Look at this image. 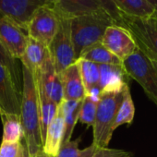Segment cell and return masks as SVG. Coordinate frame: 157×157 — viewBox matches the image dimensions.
<instances>
[{"instance_id":"cell-4","label":"cell","mask_w":157,"mask_h":157,"mask_svg":"<svg viewBox=\"0 0 157 157\" xmlns=\"http://www.w3.org/2000/svg\"><path fill=\"white\" fill-rule=\"evenodd\" d=\"M119 26L130 33L137 48L152 63L157 64V11L148 17L122 14Z\"/></svg>"},{"instance_id":"cell-2","label":"cell","mask_w":157,"mask_h":157,"mask_svg":"<svg viewBox=\"0 0 157 157\" xmlns=\"http://www.w3.org/2000/svg\"><path fill=\"white\" fill-rule=\"evenodd\" d=\"M116 24L104 10L71 19V39L76 60L86 48L101 43L107 27Z\"/></svg>"},{"instance_id":"cell-5","label":"cell","mask_w":157,"mask_h":157,"mask_svg":"<svg viewBox=\"0 0 157 157\" xmlns=\"http://www.w3.org/2000/svg\"><path fill=\"white\" fill-rule=\"evenodd\" d=\"M122 67L128 77L136 81L146 95L157 105V70L151 61L137 48L122 61Z\"/></svg>"},{"instance_id":"cell-11","label":"cell","mask_w":157,"mask_h":157,"mask_svg":"<svg viewBox=\"0 0 157 157\" xmlns=\"http://www.w3.org/2000/svg\"><path fill=\"white\" fill-rule=\"evenodd\" d=\"M21 92L10 71L0 64V113L21 115Z\"/></svg>"},{"instance_id":"cell-24","label":"cell","mask_w":157,"mask_h":157,"mask_svg":"<svg viewBox=\"0 0 157 157\" xmlns=\"http://www.w3.org/2000/svg\"><path fill=\"white\" fill-rule=\"evenodd\" d=\"M134 116H135V106L131 97L129 86H127L124 94V98L118 108L115 122L113 124V128H112L113 131H115L121 125L131 124L134 119Z\"/></svg>"},{"instance_id":"cell-22","label":"cell","mask_w":157,"mask_h":157,"mask_svg":"<svg viewBox=\"0 0 157 157\" xmlns=\"http://www.w3.org/2000/svg\"><path fill=\"white\" fill-rule=\"evenodd\" d=\"M3 123V141L20 142L23 138V131L20 115L0 113Z\"/></svg>"},{"instance_id":"cell-34","label":"cell","mask_w":157,"mask_h":157,"mask_svg":"<svg viewBox=\"0 0 157 157\" xmlns=\"http://www.w3.org/2000/svg\"><path fill=\"white\" fill-rule=\"evenodd\" d=\"M55 1H56V0H54V2H55Z\"/></svg>"},{"instance_id":"cell-26","label":"cell","mask_w":157,"mask_h":157,"mask_svg":"<svg viewBox=\"0 0 157 157\" xmlns=\"http://www.w3.org/2000/svg\"><path fill=\"white\" fill-rule=\"evenodd\" d=\"M0 64L3 65L10 71L18 89L21 92L22 82H21V75L19 66L16 62V59L10 56V54L3 46L1 42H0Z\"/></svg>"},{"instance_id":"cell-29","label":"cell","mask_w":157,"mask_h":157,"mask_svg":"<svg viewBox=\"0 0 157 157\" xmlns=\"http://www.w3.org/2000/svg\"><path fill=\"white\" fill-rule=\"evenodd\" d=\"M132 153L121 149L98 148L92 157H131Z\"/></svg>"},{"instance_id":"cell-21","label":"cell","mask_w":157,"mask_h":157,"mask_svg":"<svg viewBox=\"0 0 157 157\" xmlns=\"http://www.w3.org/2000/svg\"><path fill=\"white\" fill-rule=\"evenodd\" d=\"M78 58L88 60L98 65H122V61L107 50L101 43L86 48L82 51Z\"/></svg>"},{"instance_id":"cell-20","label":"cell","mask_w":157,"mask_h":157,"mask_svg":"<svg viewBox=\"0 0 157 157\" xmlns=\"http://www.w3.org/2000/svg\"><path fill=\"white\" fill-rule=\"evenodd\" d=\"M76 64L78 66V71H80L82 77V81L86 92V95H88L92 90L99 87V82H100L99 65L82 58L77 59Z\"/></svg>"},{"instance_id":"cell-8","label":"cell","mask_w":157,"mask_h":157,"mask_svg":"<svg viewBox=\"0 0 157 157\" xmlns=\"http://www.w3.org/2000/svg\"><path fill=\"white\" fill-rule=\"evenodd\" d=\"M53 4L43 6L36 10L27 31V34L30 38L42 43L47 47L58 28V15Z\"/></svg>"},{"instance_id":"cell-19","label":"cell","mask_w":157,"mask_h":157,"mask_svg":"<svg viewBox=\"0 0 157 157\" xmlns=\"http://www.w3.org/2000/svg\"><path fill=\"white\" fill-rule=\"evenodd\" d=\"M82 104V100L74 101V100H65L63 99L58 105V108L62 114L64 119V139L63 142L69 141L74 128L77 124L78 113ZM62 142V143H63Z\"/></svg>"},{"instance_id":"cell-28","label":"cell","mask_w":157,"mask_h":157,"mask_svg":"<svg viewBox=\"0 0 157 157\" xmlns=\"http://www.w3.org/2000/svg\"><path fill=\"white\" fill-rule=\"evenodd\" d=\"M94 1L103 10H105L113 19L117 25L120 24L122 14L117 8L113 0H94Z\"/></svg>"},{"instance_id":"cell-6","label":"cell","mask_w":157,"mask_h":157,"mask_svg":"<svg viewBox=\"0 0 157 157\" xmlns=\"http://www.w3.org/2000/svg\"><path fill=\"white\" fill-rule=\"evenodd\" d=\"M57 15L58 28L48 46V50L55 70L57 74H60L76 62V57L71 39V19L59 13Z\"/></svg>"},{"instance_id":"cell-33","label":"cell","mask_w":157,"mask_h":157,"mask_svg":"<svg viewBox=\"0 0 157 157\" xmlns=\"http://www.w3.org/2000/svg\"><path fill=\"white\" fill-rule=\"evenodd\" d=\"M36 157H49L48 155H46L42 150L41 151H39V152L37 153V155H36Z\"/></svg>"},{"instance_id":"cell-12","label":"cell","mask_w":157,"mask_h":157,"mask_svg":"<svg viewBox=\"0 0 157 157\" xmlns=\"http://www.w3.org/2000/svg\"><path fill=\"white\" fill-rule=\"evenodd\" d=\"M35 75L37 82L46 95L56 105H59L63 100V88L59 75L56 72L50 56Z\"/></svg>"},{"instance_id":"cell-9","label":"cell","mask_w":157,"mask_h":157,"mask_svg":"<svg viewBox=\"0 0 157 157\" xmlns=\"http://www.w3.org/2000/svg\"><path fill=\"white\" fill-rule=\"evenodd\" d=\"M101 44L121 61L134 53L137 49L130 33L125 28L117 24L107 27Z\"/></svg>"},{"instance_id":"cell-13","label":"cell","mask_w":157,"mask_h":157,"mask_svg":"<svg viewBox=\"0 0 157 157\" xmlns=\"http://www.w3.org/2000/svg\"><path fill=\"white\" fill-rule=\"evenodd\" d=\"M58 75L63 88V99L74 101L84 99L86 92L76 62L67 67Z\"/></svg>"},{"instance_id":"cell-27","label":"cell","mask_w":157,"mask_h":157,"mask_svg":"<svg viewBox=\"0 0 157 157\" xmlns=\"http://www.w3.org/2000/svg\"><path fill=\"white\" fill-rule=\"evenodd\" d=\"M97 101L86 95L82 100V104L78 113V120L87 126H92L94 123V118L97 109Z\"/></svg>"},{"instance_id":"cell-32","label":"cell","mask_w":157,"mask_h":157,"mask_svg":"<svg viewBox=\"0 0 157 157\" xmlns=\"http://www.w3.org/2000/svg\"><path fill=\"white\" fill-rule=\"evenodd\" d=\"M145 1L150 4L156 11H157V0H145Z\"/></svg>"},{"instance_id":"cell-18","label":"cell","mask_w":157,"mask_h":157,"mask_svg":"<svg viewBox=\"0 0 157 157\" xmlns=\"http://www.w3.org/2000/svg\"><path fill=\"white\" fill-rule=\"evenodd\" d=\"M36 85H37L38 98H39L40 131H41V138H42V144H43L45 138L46 130L57 113L58 105H56L46 95L43 88L37 82V80H36Z\"/></svg>"},{"instance_id":"cell-25","label":"cell","mask_w":157,"mask_h":157,"mask_svg":"<svg viewBox=\"0 0 157 157\" xmlns=\"http://www.w3.org/2000/svg\"><path fill=\"white\" fill-rule=\"evenodd\" d=\"M81 139L82 137L75 140H70L69 141L63 142L56 157H92L98 148L92 143L89 147L80 150L78 144H80Z\"/></svg>"},{"instance_id":"cell-16","label":"cell","mask_w":157,"mask_h":157,"mask_svg":"<svg viewBox=\"0 0 157 157\" xmlns=\"http://www.w3.org/2000/svg\"><path fill=\"white\" fill-rule=\"evenodd\" d=\"M63 139L64 119L59 108H57V113L46 130L42 151L49 157H56L59 151Z\"/></svg>"},{"instance_id":"cell-14","label":"cell","mask_w":157,"mask_h":157,"mask_svg":"<svg viewBox=\"0 0 157 157\" xmlns=\"http://www.w3.org/2000/svg\"><path fill=\"white\" fill-rule=\"evenodd\" d=\"M101 93L117 91L128 85V77L122 65H99Z\"/></svg>"},{"instance_id":"cell-23","label":"cell","mask_w":157,"mask_h":157,"mask_svg":"<svg viewBox=\"0 0 157 157\" xmlns=\"http://www.w3.org/2000/svg\"><path fill=\"white\" fill-rule=\"evenodd\" d=\"M121 14L130 17H148L156 10L145 0H113Z\"/></svg>"},{"instance_id":"cell-3","label":"cell","mask_w":157,"mask_h":157,"mask_svg":"<svg viewBox=\"0 0 157 157\" xmlns=\"http://www.w3.org/2000/svg\"><path fill=\"white\" fill-rule=\"evenodd\" d=\"M126 85L123 89L117 91L103 92L100 94L97 103L96 115L94 128V141L97 148L108 147L113 135V124L116 119L117 113L124 98Z\"/></svg>"},{"instance_id":"cell-30","label":"cell","mask_w":157,"mask_h":157,"mask_svg":"<svg viewBox=\"0 0 157 157\" xmlns=\"http://www.w3.org/2000/svg\"><path fill=\"white\" fill-rule=\"evenodd\" d=\"M21 142H8L3 141L0 145V157H17Z\"/></svg>"},{"instance_id":"cell-10","label":"cell","mask_w":157,"mask_h":157,"mask_svg":"<svg viewBox=\"0 0 157 157\" xmlns=\"http://www.w3.org/2000/svg\"><path fill=\"white\" fill-rule=\"evenodd\" d=\"M28 34L14 22L5 17H0V42L10 56L21 59L28 44Z\"/></svg>"},{"instance_id":"cell-17","label":"cell","mask_w":157,"mask_h":157,"mask_svg":"<svg viewBox=\"0 0 157 157\" xmlns=\"http://www.w3.org/2000/svg\"><path fill=\"white\" fill-rule=\"evenodd\" d=\"M50 56L48 47L29 37L28 44L21 61L33 74H37L45 60Z\"/></svg>"},{"instance_id":"cell-1","label":"cell","mask_w":157,"mask_h":157,"mask_svg":"<svg viewBox=\"0 0 157 157\" xmlns=\"http://www.w3.org/2000/svg\"><path fill=\"white\" fill-rule=\"evenodd\" d=\"M22 86L21 121L23 139L30 157H36L42 150V138L40 131L39 98L36 85V76L26 67L22 66Z\"/></svg>"},{"instance_id":"cell-7","label":"cell","mask_w":157,"mask_h":157,"mask_svg":"<svg viewBox=\"0 0 157 157\" xmlns=\"http://www.w3.org/2000/svg\"><path fill=\"white\" fill-rule=\"evenodd\" d=\"M53 3L54 0H0V17L8 18L27 33L36 10Z\"/></svg>"},{"instance_id":"cell-31","label":"cell","mask_w":157,"mask_h":157,"mask_svg":"<svg viewBox=\"0 0 157 157\" xmlns=\"http://www.w3.org/2000/svg\"><path fill=\"white\" fill-rule=\"evenodd\" d=\"M17 157H30V154H29V151H28V149H27L25 143L21 142L20 151H19Z\"/></svg>"},{"instance_id":"cell-15","label":"cell","mask_w":157,"mask_h":157,"mask_svg":"<svg viewBox=\"0 0 157 157\" xmlns=\"http://www.w3.org/2000/svg\"><path fill=\"white\" fill-rule=\"evenodd\" d=\"M53 7L57 13L69 19L103 10L94 0H56Z\"/></svg>"}]
</instances>
